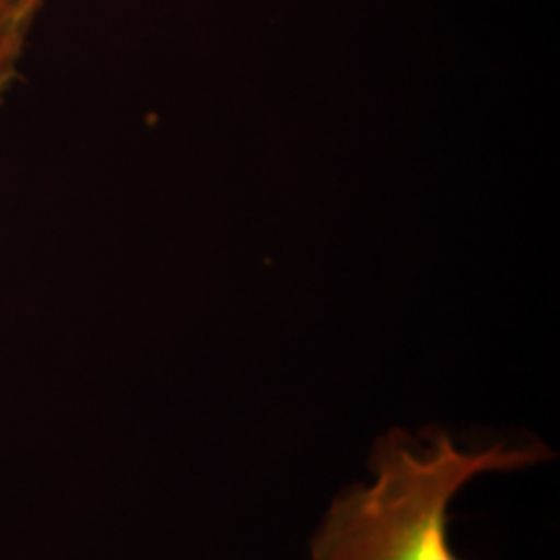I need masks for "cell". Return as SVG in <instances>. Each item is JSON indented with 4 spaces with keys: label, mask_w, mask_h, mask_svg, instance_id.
Returning a JSON list of instances; mask_svg holds the SVG:
<instances>
[{
    "label": "cell",
    "mask_w": 560,
    "mask_h": 560,
    "mask_svg": "<svg viewBox=\"0 0 560 560\" xmlns=\"http://www.w3.org/2000/svg\"><path fill=\"white\" fill-rule=\"evenodd\" d=\"M555 459L538 439L463 444L444 428H388L370 444L365 478L342 486L307 541V560H465L451 506L481 476L521 474Z\"/></svg>",
    "instance_id": "1"
},
{
    "label": "cell",
    "mask_w": 560,
    "mask_h": 560,
    "mask_svg": "<svg viewBox=\"0 0 560 560\" xmlns=\"http://www.w3.org/2000/svg\"><path fill=\"white\" fill-rule=\"evenodd\" d=\"M44 0H0V102L20 78V62Z\"/></svg>",
    "instance_id": "2"
}]
</instances>
